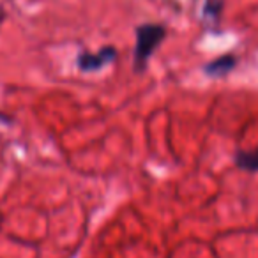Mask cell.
Wrapping results in <instances>:
<instances>
[{"label": "cell", "mask_w": 258, "mask_h": 258, "mask_svg": "<svg viewBox=\"0 0 258 258\" xmlns=\"http://www.w3.org/2000/svg\"><path fill=\"white\" fill-rule=\"evenodd\" d=\"M0 120L6 122V124H9V122H11V117H8V115H4V113H0Z\"/></svg>", "instance_id": "8992f818"}, {"label": "cell", "mask_w": 258, "mask_h": 258, "mask_svg": "<svg viewBox=\"0 0 258 258\" xmlns=\"http://www.w3.org/2000/svg\"><path fill=\"white\" fill-rule=\"evenodd\" d=\"M4 20H6V15L2 11H0V25H2V22H4Z\"/></svg>", "instance_id": "52a82bcc"}, {"label": "cell", "mask_w": 258, "mask_h": 258, "mask_svg": "<svg viewBox=\"0 0 258 258\" xmlns=\"http://www.w3.org/2000/svg\"><path fill=\"white\" fill-rule=\"evenodd\" d=\"M221 8H223L221 0H207L204 6V15L207 16V18L218 20V16L221 15Z\"/></svg>", "instance_id": "5b68a950"}, {"label": "cell", "mask_w": 258, "mask_h": 258, "mask_svg": "<svg viewBox=\"0 0 258 258\" xmlns=\"http://www.w3.org/2000/svg\"><path fill=\"white\" fill-rule=\"evenodd\" d=\"M166 36V27L161 23H144L137 29V44H135L133 66L135 71L142 73L147 68L152 53L158 50Z\"/></svg>", "instance_id": "6da1fadb"}, {"label": "cell", "mask_w": 258, "mask_h": 258, "mask_svg": "<svg viewBox=\"0 0 258 258\" xmlns=\"http://www.w3.org/2000/svg\"><path fill=\"white\" fill-rule=\"evenodd\" d=\"M0 226H2V214H0Z\"/></svg>", "instance_id": "ba28073f"}, {"label": "cell", "mask_w": 258, "mask_h": 258, "mask_svg": "<svg viewBox=\"0 0 258 258\" xmlns=\"http://www.w3.org/2000/svg\"><path fill=\"white\" fill-rule=\"evenodd\" d=\"M235 66H237V57L228 53V55H223V57H219V58H214L212 62H209V64L204 68V71L207 73L209 76L218 78V76H225V75H228L230 71H233Z\"/></svg>", "instance_id": "3957f363"}, {"label": "cell", "mask_w": 258, "mask_h": 258, "mask_svg": "<svg viewBox=\"0 0 258 258\" xmlns=\"http://www.w3.org/2000/svg\"><path fill=\"white\" fill-rule=\"evenodd\" d=\"M235 165L246 172H258V149L239 151L235 154Z\"/></svg>", "instance_id": "277c9868"}, {"label": "cell", "mask_w": 258, "mask_h": 258, "mask_svg": "<svg viewBox=\"0 0 258 258\" xmlns=\"http://www.w3.org/2000/svg\"><path fill=\"white\" fill-rule=\"evenodd\" d=\"M117 58V50L113 46H104L101 50L89 53V51H82L76 58V64H78L80 71L90 73V71H99L101 68L111 64V62Z\"/></svg>", "instance_id": "7a4b0ae2"}]
</instances>
